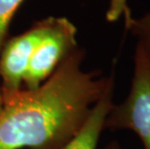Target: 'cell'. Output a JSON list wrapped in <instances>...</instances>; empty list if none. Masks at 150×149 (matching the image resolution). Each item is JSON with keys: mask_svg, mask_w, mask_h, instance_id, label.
Here are the masks:
<instances>
[{"mask_svg": "<svg viewBox=\"0 0 150 149\" xmlns=\"http://www.w3.org/2000/svg\"><path fill=\"white\" fill-rule=\"evenodd\" d=\"M49 18L34 23L29 30L8 39L0 52V78L4 99L21 91L35 47L46 31Z\"/></svg>", "mask_w": 150, "mask_h": 149, "instance_id": "obj_4", "label": "cell"}, {"mask_svg": "<svg viewBox=\"0 0 150 149\" xmlns=\"http://www.w3.org/2000/svg\"><path fill=\"white\" fill-rule=\"evenodd\" d=\"M49 23L35 47L23 78V89H36L78 47L76 28L66 18H47Z\"/></svg>", "mask_w": 150, "mask_h": 149, "instance_id": "obj_3", "label": "cell"}, {"mask_svg": "<svg viewBox=\"0 0 150 149\" xmlns=\"http://www.w3.org/2000/svg\"><path fill=\"white\" fill-rule=\"evenodd\" d=\"M103 149H122L117 141H111L108 144H107Z\"/></svg>", "mask_w": 150, "mask_h": 149, "instance_id": "obj_10", "label": "cell"}, {"mask_svg": "<svg viewBox=\"0 0 150 149\" xmlns=\"http://www.w3.org/2000/svg\"><path fill=\"white\" fill-rule=\"evenodd\" d=\"M113 88L112 74L108 77L106 89L93 107L84 125L68 143L60 149H97L101 134L105 129V120L113 105Z\"/></svg>", "mask_w": 150, "mask_h": 149, "instance_id": "obj_5", "label": "cell"}, {"mask_svg": "<svg viewBox=\"0 0 150 149\" xmlns=\"http://www.w3.org/2000/svg\"><path fill=\"white\" fill-rule=\"evenodd\" d=\"M105 129L129 130L138 136L144 149H150V66L142 49L136 47L134 74L126 99L112 105Z\"/></svg>", "mask_w": 150, "mask_h": 149, "instance_id": "obj_2", "label": "cell"}, {"mask_svg": "<svg viewBox=\"0 0 150 149\" xmlns=\"http://www.w3.org/2000/svg\"><path fill=\"white\" fill-rule=\"evenodd\" d=\"M124 18L126 30L137 38V46L142 49L150 66V13L142 18H134L132 14Z\"/></svg>", "mask_w": 150, "mask_h": 149, "instance_id": "obj_6", "label": "cell"}, {"mask_svg": "<svg viewBox=\"0 0 150 149\" xmlns=\"http://www.w3.org/2000/svg\"><path fill=\"white\" fill-rule=\"evenodd\" d=\"M4 107H5L4 95H3V91L1 89V86H0V116H1L2 113H3V110H4Z\"/></svg>", "mask_w": 150, "mask_h": 149, "instance_id": "obj_9", "label": "cell"}, {"mask_svg": "<svg viewBox=\"0 0 150 149\" xmlns=\"http://www.w3.org/2000/svg\"><path fill=\"white\" fill-rule=\"evenodd\" d=\"M24 0H0V52L8 40V31L16 12Z\"/></svg>", "mask_w": 150, "mask_h": 149, "instance_id": "obj_7", "label": "cell"}, {"mask_svg": "<svg viewBox=\"0 0 150 149\" xmlns=\"http://www.w3.org/2000/svg\"><path fill=\"white\" fill-rule=\"evenodd\" d=\"M131 11L127 5V0H110L106 18L110 23L119 20L121 16L130 15Z\"/></svg>", "mask_w": 150, "mask_h": 149, "instance_id": "obj_8", "label": "cell"}, {"mask_svg": "<svg viewBox=\"0 0 150 149\" xmlns=\"http://www.w3.org/2000/svg\"><path fill=\"white\" fill-rule=\"evenodd\" d=\"M84 55L78 47L38 88L4 99L0 149H60L78 134L108 81L82 71Z\"/></svg>", "mask_w": 150, "mask_h": 149, "instance_id": "obj_1", "label": "cell"}]
</instances>
